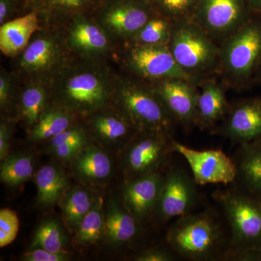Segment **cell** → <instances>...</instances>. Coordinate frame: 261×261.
Here are the masks:
<instances>
[{"mask_svg": "<svg viewBox=\"0 0 261 261\" xmlns=\"http://www.w3.org/2000/svg\"><path fill=\"white\" fill-rule=\"evenodd\" d=\"M0 168L1 181L10 186H17L27 181L34 171V160L24 154L8 156Z\"/></svg>", "mask_w": 261, "mask_h": 261, "instance_id": "30", "label": "cell"}, {"mask_svg": "<svg viewBox=\"0 0 261 261\" xmlns=\"http://www.w3.org/2000/svg\"><path fill=\"white\" fill-rule=\"evenodd\" d=\"M112 106L123 113L139 132L171 136L173 118L153 87L117 75Z\"/></svg>", "mask_w": 261, "mask_h": 261, "instance_id": "3", "label": "cell"}, {"mask_svg": "<svg viewBox=\"0 0 261 261\" xmlns=\"http://www.w3.org/2000/svg\"><path fill=\"white\" fill-rule=\"evenodd\" d=\"M174 153L181 154L190 166L197 185H230L234 181L236 170L232 158L221 149L197 150L177 141H171Z\"/></svg>", "mask_w": 261, "mask_h": 261, "instance_id": "10", "label": "cell"}, {"mask_svg": "<svg viewBox=\"0 0 261 261\" xmlns=\"http://www.w3.org/2000/svg\"><path fill=\"white\" fill-rule=\"evenodd\" d=\"M250 10L261 18V0H247Z\"/></svg>", "mask_w": 261, "mask_h": 261, "instance_id": "43", "label": "cell"}, {"mask_svg": "<svg viewBox=\"0 0 261 261\" xmlns=\"http://www.w3.org/2000/svg\"><path fill=\"white\" fill-rule=\"evenodd\" d=\"M249 10L247 0H199L197 13L206 29L225 33L246 23Z\"/></svg>", "mask_w": 261, "mask_h": 261, "instance_id": "16", "label": "cell"}, {"mask_svg": "<svg viewBox=\"0 0 261 261\" xmlns=\"http://www.w3.org/2000/svg\"><path fill=\"white\" fill-rule=\"evenodd\" d=\"M20 222L15 211L9 208L0 211V247L10 245L18 234Z\"/></svg>", "mask_w": 261, "mask_h": 261, "instance_id": "33", "label": "cell"}, {"mask_svg": "<svg viewBox=\"0 0 261 261\" xmlns=\"http://www.w3.org/2000/svg\"><path fill=\"white\" fill-rule=\"evenodd\" d=\"M75 241L78 245H92L105 235V215L102 213V199L94 200L92 208L81 221L75 231Z\"/></svg>", "mask_w": 261, "mask_h": 261, "instance_id": "29", "label": "cell"}, {"mask_svg": "<svg viewBox=\"0 0 261 261\" xmlns=\"http://www.w3.org/2000/svg\"><path fill=\"white\" fill-rule=\"evenodd\" d=\"M224 260L261 261V249H252L243 251L228 252Z\"/></svg>", "mask_w": 261, "mask_h": 261, "instance_id": "39", "label": "cell"}, {"mask_svg": "<svg viewBox=\"0 0 261 261\" xmlns=\"http://www.w3.org/2000/svg\"><path fill=\"white\" fill-rule=\"evenodd\" d=\"M178 256L174 252L168 248H151L141 252L135 260L137 261H174L177 260Z\"/></svg>", "mask_w": 261, "mask_h": 261, "instance_id": "36", "label": "cell"}, {"mask_svg": "<svg viewBox=\"0 0 261 261\" xmlns=\"http://www.w3.org/2000/svg\"><path fill=\"white\" fill-rule=\"evenodd\" d=\"M73 160L75 173L87 181H102L111 174V159L106 152L95 146H86Z\"/></svg>", "mask_w": 261, "mask_h": 261, "instance_id": "24", "label": "cell"}, {"mask_svg": "<svg viewBox=\"0 0 261 261\" xmlns=\"http://www.w3.org/2000/svg\"><path fill=\"white\" fill-rule=\"evenodd\" d=\"M87 145H63L51 150L57 158L63 161L73 160L80 153V151Z\"/></svg>", "mask_w": 261, "mask_h": 261, "instance_id": "40", "label": "cell"}, {"mask_svg": "<svg viewBox=\"0 0 261 261\" xmlns=\"http://www.w3.org/2000/svg\"><path fill=\"white\" fill-rule=\"evenodd\" d=\"M171 37L169 25L161 18H151L133 40L137 44H166Z\"/></svg>", "mask_w": 261, "mask_h": 261, "instance_id": "32", "label": "cell"}, {"mask_svg": "<svg viewBox=\"0 0 261 261\" xmlns=\"http://www.w3.org/2000/svg\"><path fill=\"white\" fill-rule=\"evenodd\" d=\"M198 201L197 184L192 175L181 168L173 166L168 168L164 175L154 216L163 222H167L193 212Z\"/></svg>", "mask_w": 261, "mask_h": 261, "instance_id": "9", "label": "cell"}, {"mask_svg": "<svg viewBox=\"0 0 261 261\" xmlns=\"http://www.w3.org/2000/svg\"><path fill=\"white\" fill-rule=\"evenodd\" d=\"M116 74L105 61L70 58L50 84V104L87 118L112 106Z\"/></svg>", "mask_w": 261, "mask_h": 261, "instance_id": "1", "label": "cell"}, {"mask_svg": "<svg viewBox=\"0 0 261 261\" xmlns=\"http://www.w3.org/2000/svg\"><path fill=\"white\" fill-rule=\"evenodd\" d=\"M42 27L39 15L35 11L29 12L3 24L0 27L2 53L8 58L18 56Z\"/></svg>", "mask_w": 261, "mask_h": 261, "instance_id": "20", "label": "cell"}, {"mask_svg": "<svg viewBox=\"0 0 261 261\" xmlns=\"http://www.w3.org/2000/svg\"><path fill=\"white\" fill-rule=\"evenodd\" d=\"M65 243L66 238L61 224L49 219L38 227L31 248L40 247L51 252H64Z\"/></svg>", "mask_w": 261, "mask_h": 261, "instance_id": "31", "label": "cell"}, {"mask_svg": "<svg viewBox=\"0 0 261 261\" xmlns=\"http://www.w3.org/2000/svg\"><path fill=\"white\" fill-rule=\"evenodd\" d=\"M87 134L85 129L81 126H72L51 139L48 148L51 151L63 145H87Z\"/></svg>", "mask_w": 261, "mask_h": 261, "instance_id": "34", "label": "cell"}, {"mask_svg": "<svg viewBox=\"0 0 261 261\" xmlns=\"http://www.w3.org/2000/svg\"><path fill=\"white\" fill-rule=\"evenodd\" d=\"M224 92L217 84H205L197 99L194 123L202 129L211 128L229 112Z\"/></svg>", "mask_w": 261, "mask_h": 261, "instance_id": "22", "label": "cell"}, {"mask_svg": "<svg viewBox=\"0 0 261 261\" xmlns=\"http://www.w3.org/2000/svg\"><path fill=\"white\" fill-rule=\"evenodd\" d=\"M140 223L125 205L111 202L105 214V236L116 246L133 241L140 231Z\"/></svg>", "mask_w": 261, "mask_h": 261, "instance_id": "21", "label": "cell"}, {"mask_svg": "<svg viewBox=\"0 0 261 261\" xmlns=\"http://www.w3.org/2000/svg\"><path fill=\"white\" fill-rule=\"evenodd\" d=\"M261 59V18L248 20L228 42L224 51L226 69L246 81L257 72Z\"/></svg>", "mask_w": 261, "mask_h": 261, "instance_id": "11", "label": "cell"}, {"mask_svg": "<svg viewBox=\"0 0 261 261\" xmlns=\"http://www.w3.org/2000/svg\"><path fill=\"white\" fill-rule=\"evenodd\" d=\"M163 9L171 14L183 13L191 6L194 0H159Z\"/></svg>", "mask_w": 261, "mask_h": 261, "instance_id": "38", "label": "cell"}, {"mask_svg": "<svg viewBox=\"0 0 261 261\" xmlns=\"http://www.w3.org/2000/svg\"><path fill=\"white\" fill-rule=\"evenodd\" d=\"M11 130L9 125L2 122L0 125V159L3 161L8 156L10 146Z\"/></svg>", "mask_w": 261, "mask_h": 261, "instance_id": "41", "label": "cell"}, {"mask_svg": "<svg viewBox=\"0 0 261 261\" xmlns=\"http://www.w3.org/2000/svg\"><path fill=\"white\" fill-rule=\"evenodd\" d=\"M87 118L89 129L98 140L126 147L139 133L132 122L112 106L99 110Z\"/></svg>", "mask_w": 261, "mask_h": 261, "instance_id": "19", "label": "cell"}, {"mask_svg": "<svg viewBox=\"0 0 261 261\" xmlns=\"http://www.w3.org/2000/svg\"><path fill=\"white\" fill-rule=\"evenodd\" d=\"M13 14V0H0V24L12 20Z\"/></svg>", "mask_w": 261, "mask_h": 261, "instance_id": "42", "label": "cell"}, {"mask_svg": "<svg viewBox=\"0 0 261 261\" xmlns=\"http://www.w3.org/2000/svg\"><path fill=\"white\" fill-rule=\"evenodd\" d=\"M127 68L145 80L159 82L168 79L187 80L190 75L175 61L166 44L135 43L123 57Z\"/></svg>", "mask_w": 261, "mask_h": 261, "instance_id": "8", "label": "cell"}, {"mask_svg": "<svg viewBox=\"0 0 261 261\" xmlns=\"http://www.w3.org/2000/svg\"><path fill=\"white\" fill-rule=\"evenodd\" d=\"M63 27L65 44L77 58L105 61L113 54L114 41L95 19L76 15Z\"/></svg>", "mask_w": 261, "mask_h": 261, "instance_id": "7", "label": "cell"}, {"mask_svg": "<svg viewBox=\"0 0 261 261\" xmlns=\"http://www.w3.org/2000/svg\"><path fill=\"white\" fill-rule=\"evenodd\" d=\"M90 192L83 187L70 189L64 196L62 210L65 223L71 231H76L81 221L88 214L94 202Z\"/></svg>", "mask_w": 261, "mask_h": 261, "instance_id": "28", "label": "cell"}, {"mask_svg": "<svg viewBox=\"0 0 261 261\" xmlns=\"http://www.w3.org/2000/svg\"><path fill=\"white\" fill-rule=\"evenodd\" d=\"M71 55L61 29L42 25L18 56L19 79L24 82H41L50 85L70 61Z\"/></svg>", "mask_w": 261, "mask_h": 261, "instance_id": "5", "label": "cell"}, {"mask_svg": "<svg viewBox=\"0 0 261 261\" xmlns=\"http://www.w3.org/2000/svg\"><path fill=\"white\" fill-rule=\"evenodd\" d=\"M232 159L236 175L231 185L261 201V139L238 145Z\"/></svg>", "mask_w": 261, "mask_h": 261, "instance_id": "17", "label": "cell"}, {"mask_svg": "<svg viewBox=\"0 0 261 261\" xmlns=\"http://www.w3.org/2000/svg\"><path fill=\"white\" fill-rule=\"evenodd\" d=\"M217 133L236 145L261 139V98L246 99L229 110Z\"/></svg>", "mask_w": 261, "mask_h": 261, "instance_id": "15", "label": "cell"}, {"mask_svg": "<svg viewBox=\"0 0 261 261\" xmlns=\"http://www.w3.org/2000/svg\"><path fill=\"white\" fill-rule=\"evenodd\" d=\"M75 116L63 108L49 104L31 128L29 137L33 140H50L72 126Z\"/></svg>", "mask_w": 261, "mask_h": 261, "instance_id": "26", "label": "cell"}, {"mask_svg": "<svg viewBox=\"0 0 261 261\" xmlns=\"http://www.w3.org/2000/svg\"><path fill=\"white\" fill-rule=\"evenodd\" d=\"M179 79L159 81L153 89L173 119L185 124L195 121L198 94L191 86Z\"/></svg>", "mask_w": 261, "mask_h": 261, "instance_id": "18", "label": "cell"}, {"mask_svg": "<svg viewBox=\"0 0 261 261\" xmlns=\"http://www.w3.org/2000/svg\"><path fill=\"white\" fill-rule=\"evenodd\" d=\"M150 19L147 7L137 0H105L95 18L114 42L133 40Z\"/></svg>", "mask_w": 261, "mask_h": 261, "instance_id": "12", "label": "cell"}, {"mask_svg": "<svg viewBox=\"0 0 261 261\" xmlns=\"http://www.w3.org/2000/svg\"><path fill=\"white\" fill-rule=\"evenodd\" d=\"M92 0H36L38 8L45 14V25L61 28L82 11Z\"/></svg>", "mask_w": 261, "mask_h": 261, "instance_id": "27", "label": "cell"}, {"mask_svg": "<svg viewBox=\"0 0 261 261\" xmlns=\"http://www.w3.org/2000/svg\"><path fill=\"white\" fill-rule=\"evenodd\" d=\"M166 242L178 257L187 260H224L229 235L217 214L205 210L178 218L168 230Z\"/></svg>", "mask_w": 261, "mask_h": 261, "instance_id": "2", "label": "cell"}, {"mask_svg": "<svg viewBox=\"0 0 261 261\" xmlns=\"http://www.w3.org/2000/svg\"><path fill=\"white\" fill-rule=\"evenodd\" d=\"M163 180L164 174L157 171L128 180L123 187V205L140 224L154 216Z\"/></svg>", "mask_w": 261, "mask_h": 261, "instance_id": "14", "label": "cell"}, {"mask_svg": "<svg viewBox=\"0 0 261 261\" xmlns=\"http://www.w3.org/2000/svg\"><path fill=\"white\" fill-rule=\"evenodd\" d=\"M169 49L175 61L185 70L206 68L214 59L216 50L200 30L190 25H181L170 37Z\"/></svg>", "mask_w": 261, "mask_h": 261, "instance_id": "13", "label": "cell"}, {"mask_svg": "<svg viewBox=\"0 0 261 261\" xmlns=\"http://www.w3.org/2000/svg\"><path fill=\"white\" fill-rule=\"evenodd\" d=\"M24 84L19 96V108L27 127L32 128L50 102V85L34 82Z\"/></svg>", "mask_w": 261, "mask_h": 261, "instance_id": "23", "label": "cell"}, {"mask_svg": "<svg viewBox=\"0 0 261 261\" xmlns=\"http://www.w3.org/2000/svg\"><path fill=\"white\" fill-rule=\"evenodd\" d=\"M257 78L261 81V59L257 70Z\"/></svg>", "mask_w": 261, "mask_h": 261, "instance_id": "44", "label": "cell"}, {"mask_svg": "<svg viewBox=\"0 0 261 261\" xmlns=\"http://www.w3.org/2000/svg\"><path fill=\"white\" fill-rule=\"evenodd\" d=\"M69 258L66 252H51L40 247L31 248L23 257V260L27 261H66Z\"/></svg>", "mask_w": 261, "mask_h": 261, "instance_id": "37", "label": "cell"}, {"mask_svg": "<svg viewBox=\"0 0 261 261\" xmlns=\"http://www.w3.org/2000/svg\"><path fill=\"white\" fill-rule=\"evenodd\" d=\"M35 182L38 203L44 207L58 202L65 193L68 185L65 173L53 165L41 168L36 175Z\"/></svg>", "mask_w": 261, "mask_h": 261, "instance_id": "25", "label": "cell"}, {"mask_svg": "<svg viewBox=\"0 0 261 261\" xmlns=\"http://www.w3.org/2000/svg\"><path fill=\"white\" fill-rule=\"evenodd\" d=\"M213 197L222 211L229 231L226 253L261 249V201L231 185L215 191Z\"/></svg>", "mask_w": 261, "mask_h": 261, "instance_id": "4", "label": "cell"}, {"mask_svg": "<svg viewBox=\"0 0 261 261\" xmlns=\"http://www.w3.org/2000/svg\"><path fill=\"white\" fill-rule=\"evenodd\" d=\"M172 137L158 132H139L125 147L122 164L128 180L161 171L171 154Z\"/></svg>", "mask_w": 261, "mask_h": 261, "instance_id": "6", "label": "cell"}, {"mask_svg": "<svg viewBox=\"0 0 261 261\" xmlns=\"http://www.w3.org/2000/svg\"><path fill=\"white\" fill-rule=\"evenodd\" d=\"M15 77L2 70L0 73V106L5 110L10 106L15 91Z\"/></svg>", "mask_w": 261, "mask_h": 261, "instance_id": "35", "label": "cell"}]
</instances>
